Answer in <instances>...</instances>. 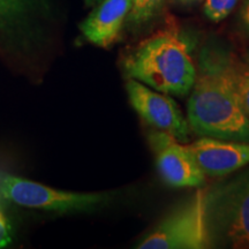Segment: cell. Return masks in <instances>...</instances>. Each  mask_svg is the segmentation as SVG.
<instances>
[{
  "mask_svg": "<svg viewBox=\"0 0 249 249\" xmlns=\"http://www.w3.org/2000/svg\"><path fill=\"white\" fill-rule=\"evenodd\" d=\"M240 0H205L203 13L213 22H220L232 13Z\"/></svg>",
  "mask_w": 249,
  "mask_h": 249,
  "instance_id": "obj_13",
  "label": "cell"
},
{
  "mask_svg": "<svg viewBox=\"0 0 249 249\" xmlns=\"http://www.w3.org/2000/svg\"><path fill=\"white\" fill-rule=\"evenodd\" d=\"M223 64L239 102L249 117V65L225 49L223 51Z\"/></svg>",
  "mask_w": 249,
  "mask_h": 249,
  "instance_id": "obj_11",
  "label": "cell"
},
{
  "mask_svg": "<svg viewBox=\"0 0 249 249\" xmlns=\"http://www.w3.org/2000/svg\"><path fill=\"white\" fill-rule=\"evenodd\" d=\"M223 48L205 46L196 61L188 95L187 120L198 136L249 143V117L242 108L223 64Z\"/></svg>",
  "mask_w": 249,
  "mask_h": 249,
  "instance_id": "obj_1",
  "label": "cell"
},
{
  "mask_svg": "<svg viewBox=\"0 0 249 249\" xmlns=\"http://www.w3.org/2000/svg\"><path fill=\"white\" fill-rule=\"evenodd\" d=\"M126 91L132 107L151 128L170 134L180 142L189 143L193 133L191 126L170 95L133 79L127 80Z\"/></svg>",
  "mask_w": 249,
  "mask_h": 249,
  "instance_id": "obj_6",
  "label": "cell"
},
{
  "mask_svg": "<svg viewBox=\"0 0 249 249\" xmlns=\"http://www.w3.org/2000/svg\"><path fill=\"white\" fill-rule=\"evenodd\" d=\"M0 194L18 207L58 214L93 213L108 207L117 197L116 192L60 191L11 174L0 178Z\"/></svg>",
  "mask_w": 249,
  "mask_h": 249,
  "instance_id": "obj_4",
  "label": "cell"
},
{
  "mask_svg": "<svg viewBox=\"0 0 249 249\" xmlns=\"http://www.w3.org/2000/svg\"><path fill=\"white\" fill-rule=\"evenodd\" d=\"M188 144L198 166L211 178L226 177L249 164V143L201 136Z\"/></svg>",
  "mask_w": 249,
  "mask_h": 249,
  "instance_id": "obj_8",
  "label": "cell"
},
{
  "mask_svg": "<svg viewBox=\"0 0 249 249\" xmlns=\"http://www.w3.org/2000/svg\"><path fill=\"white\" fill-rule=\"evenodd\" d=\"M174 1L183 6H192V5L200 4V2L203 1V0H174Z\"/></svg>",
  "mask_w": 249,
  "mask_h": 249,
  "instance_id": "obj_16",
  "label": "cell"
},
{
  "mask_svg": "<svg viewBox=\"0 0 249 249\" xmlns=\"http://www.w3.org/2000/svg\"><path fill=\"white\" fill-rule=\"evenodd\" d=\"M127 79L170 96L188 97L196 77L191 40L174 29L158 31L121 59Z\"/></svg>",
  "mask_w": 249,
  "mask_h": 249,
  "instance_id": "obj_2",
  "label": "cell"
},
{
  "mask_svg": "<svg viewBox=\"0 0 249 249\" xmlns=\"http://www.w3.org/2000/svg\"><path fill=\"white\" fill-rule=\"evenodd\" d=\"M213 245L207 223L205 191L197 189L169 211L136 248L204 249Z\"/></svg>",
  "mask_w": 249,
  "mask_h": 249,
  "instance_id": "obj_5",
  "label": "cell"
},
{
  "mask_svg": "<svg viewBox=\"0 0 249 249\" xmlns=\"http://www.w3.org/2000/svg\"><path fill=\"white\" fill-rule=\"evenodd\" d=\"M244 61H246L249 65V49L246 51V53L244 55Z\"/></svg>",
  "mask_w": 249,
  "mask_h": 249,
  "instance_id": "obj_18",
  "label": "cell"
},
{
  "mask_svg": "<svg viewBox=\"0 0 249 249\" xmlns=\"http://www.w3.org/2000/svg\"><path fill=\"white\" fill-rule=\"evenodd\" d=\"M148 141L154 152L160 178L172 187H201L205 174L198 166L188 143L174 139L170 134L151 128Z\"/></svg>",
  "mask_w": 249,
  "mask_h": 249,
  "instance_id": "obj_7",
  "label": "cell"
},
{
  "mask_svg": "<svg viewBox=\"0 0 249 249\" xmlns=\"http://www.w3.org/2000/svg\"><path fill=\"white\" fill-rule=\"evenodd\" d=\"M13 239V232H12V226L7 218L0 209V248H4L12 242Z\"/></svg>",
  "mask_w": 249,
  "mask_h": 249,
  "instance_id": "obj_14",
  "label": "cell"
},
{
  "mask_svg": "<svg viewBox=\"0 0 249 249\" xmlns=\"http://www.w3.org/2000/svg\"><path fill=\"white\" fill-rule=\"evenodd\" d=\"M130 5L132 0H101L81 22V33L91 44L110 48L119 39Z\"/></svg>",
  "mask_w": 249,
  "mask_h": 249,
  "instance_id": "obj_9",
  "label": "cell"
},
{
  "mask_svg": "<svg viewBox=\"0 0 249 249\" xmlns=\"http://www.w3.org/2000/svg\"><path fill=\"white\" fill-rule=\"evenodd\" d=\"M38 9V0H0V43L9 45V54L18 55V62L26 53L21 37Z\"/></svg>",
  "mask_w": 249,
  "mask_h": 249,
  "instance_id": "obj_10",
  "label": "cell"
},
{
  "mask_svg": "<svg viewBox=\"0 0 249 249\" xmlns=\"http://www.w3.org/2000/svg\"><path fill=\"white\" fill-rule=\"evenodd\" d=\"M99 1H101V0H85V4L87 7H93V6L98 4Z\"/></svg>",
  "mask_w": 249,
  "mask_h": 249,
  "instance_id": "obj_17",
  "label": "cell"
},
{
  "mask_svg": "<svg viewBox=\"0 0 249 249\" xmlns=\"http://www.w3.org/2000/svg\"><path fill=\"white\" fill-rule=\"evenodd\" d=\"M238 21L241 30L249 36V0H242L240 9H239Z\"/></svg>",
  "mask_w": 249,
  "mask_h": 249,
  "instance_id": "obj_15",
  "label": "cell"
},
{
  "mask_svg": "<svg viewBox=\"0 0 249 249\" xmlns=\"http://www.w3.org/2000/svg\"><path fill=\"white\" fill-rule=\"evenodd\" d=\"M205 210L211 239L249 248V169L205 189Z\"/></svg>",
  "mask_w": 249,
  "mask_h": 249,
  "instance_id": "obj_3",
  "label": "cell"
},
{
  "mask_svg": "<svg viewBox=\"0 0 249 249\" xmlns=\"http://www.w3.org/2000/svg\"><path fill=\"white\" fill-rule=\"evenodd\" d=\"M167 0H132V5L126 24L129 28L138 29L160 15L166 5Z\"/></svg>",
  "mask_w": 249,
  "mask_h": 249,
  "instance_id": "obj_12",
  "label": "cell"
}]
</instances>
